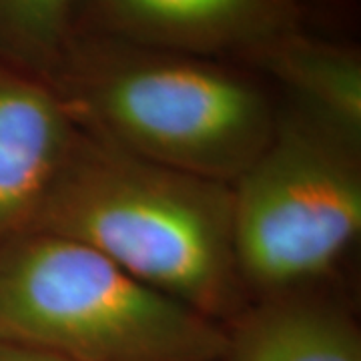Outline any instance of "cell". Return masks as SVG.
<instances>
[{"label":"cell","mask_w":361,"mask_h":361,"mask_svg":"<svg viewBox=\"0 0 361 361\" xmlns=\"http://www.w3.org/2000/svg\"><path fill=\"white\" fill-rule=\"evenodd\" d=\"M44 82L87 135L231 185L269 141L279 97L229 61L78 28Z\"/></svg>","instance_id":"6da1fadb"},{"label":"cell","mask_w":361,"mask_h":361,"mask_svg":"<svg viewBox=\"0 0 361 361\" xmlns=\"http://www.w3.org/2000/svg\"><path fill=\"white\" fill-rule=\"evenodd\" d=\"M28 229L90 247L221 325L249 301L233 251L231 185L130 155L80 129Z\"/></svg>","instance_id":"7a4b0ae2"},{"label":"cell","mask_w":361,"mask_h":361,"mask_svg":"<svg viewBox=\"0 0 361 361\" xmlns=\"http://www.w3.org/2000/svg\"><path fill=\"white\" fill-rule=\"evenodd\" d=\"M0 339L61 361H219L223 325L63 235L0 243Z\"/></svg>","instance_id":"3957f363"},{"label":"cell","mask_w":361,"mask_h":361,"mask_svg":"<svg viewBox=\"0 0 361 361\" xmlns=\"http://www.w3.org/2000/svg\"><path fill=\"white\" fill-rule=\"evenodd\" d=\"M247 299L336 285L361 237V142L279 99L269 141L231 183Z\"/></svg>","instance_id":"277c9868"},{"label":"cell","mask_w":361,"mask_h":361,"mask_svg":"<svg viewBox=\"0 0 361 361\" xmlns=\"http://www.w3.org/2000/svg\"><path fill=\"white\" fill-rule=\"evenodd\" d=\"M303 16V0H80L78 28L243 65Z\"/></svg>","instance_id":"5b68a950"},{"label":"cell","mask_w":361,"mask_h":361,"mask_svg":"<svg viewBox=\"0 0 361 361\" xmlns=\"http://www.w3.org/2000/svg\"><path fill=\"white\" fill-rule=\"evenodd\" d=\"M75 135L42 78L0 61V243L32 225Z\"/></svg>","instance_id":"8992f818"},{"label":"cell","mask_w":361,"mask_h":361,"mask_svg":"<svg viewBox=\"0 0 361 361\" xmlns=\"http://www.w3.org/2000/svg\"><path fill=\"white\" fill-rule=\"evenodd\" d=\"M219 361H361V327L336 285L255 297L223 323Z\"/></svg>","instance_id":"52a82bcc"},{"label":"cell","mask_w":361,"mask_h":361,"mask_svg":"<svg viewBox=\"0 0 361 361\" xmlns=\"http://www.w3.org/2000/svg\"><path fill=\"white\" fill-rule=\"evenodd\" d=\"M243 66L299 113L361 142V52L299 26L265 42Z\"/></svg>","instance_id":"ba28073f"},{"label":"cell","mask_w":361,"mask_h":361,"mask_svg":"<svg viewBox=\"0 0 361 361\" xmlns=\"http://www.w3.org/2000/svg\"><path fill=\"white\" fill-rule=\"evenodd\" d=\"M78 18L80 0H0V61L44 80Z\"/></svg>","instance_id":"9c48e42d"},{"label":"cell","mask_w":361,"mask_h":361,"mask_svg":"<svg viewBox=\"0 0 361 361\" xmlns=\"http://www.w3.org/2000/svg\"><path fill=\"white\" fill-rule=\"evenodd\" d=\"M0 361H61V360H54V357H51V355H44V353H40V351L23 348V345H16V343H11V341L0 339Z\"/></svg>","instance_id":"30bf717a"}]
</instances>
